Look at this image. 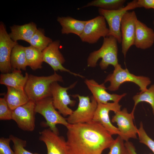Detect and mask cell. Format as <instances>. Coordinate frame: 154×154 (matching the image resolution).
<instances>
[{"label":"cell","mask_w":154,"mask_h":154,"mask_svg":"<svg viewBox=\"0 0 154 154\" xmlns=\"http://www.w3.org/2000/svg\"><path fill=\"white\" fill-rule=\"evenodd\" d=\"M66 128L68 154H102L114 141L112 135L98 122L70 124Z\"/></svg>","instance_id":"obj_1"},{"label":"cell","mask_w":154,"mask_h":154,"mask_svg":"<svg viewBox=\"0 0 154 154\" xmlns=\"http://www.w3.org/2000/svg\"><path fill=\"white\" fill-rule=\"evenodd\" d=\"M63 82L62 77L56 72L48 76L29 75L24 90L30 100L35 103L47 97H51V85L54 82Z\"/></svg>","instance_id":"obj_2"},{"label":"cell","mask_w":154,"mask_h":154,"mask_svg":"<svg viewBox=\"0 0 154 154\" xmlns=\"http://www.w3.org/2000/svg\"><path fill=\"white\" fill-rule=\"evenodd\" d=\"M117 40L114 37L109 36L104 38L103 44L98 50L91 52L87 59L88 66L94 67L100 58L99 65L102 69H106L109 65L114 67L119 64L117 58Z\"/></svg>","instance_id":"obj_3"},{"label":"cell","mask_w":154,"mask_h":154,"mask_svg":"<svg viewBox=\"0 0 154 154\" xmlns=\"http://www.w3.org/2000/svg\"><path fill=\"white\" fill-rule=\"evenodd\" d=\"M110 82V85L107 89L110 91L118 90L120 85L124 82H131L139 87L141 92L146 90L147 86L151 83L149 78L135 75L130 73L127 68L123 69L119 64L115 67L113 72L107 77L104 82Z\"/></svg>","instance_id":"obj_4"},{"label":"cell","mask_w":154,"mask_h":154,"mask_svg":"<svg viewBox=\"0 0 154 154\" xmlns=\"http://www.w3.org/2000/svg\"><path fill=\"white\" fill-rule=\"evenodd\" d=\"M79 100L77 108L66 119L71 124L88 123L92 121L98 103L93 96H81L79 94L72 95Z\"/></svg>","instance_id":"obj_5"},{"label":"cell","mask_w":154,"mask_h":154,"mask_svg":"<svg viewBox=\"0 0 154 154\" xmlns=\"http://www.w3.org/2000/svg\"><path fill=\"white\" fill-rule=\"evenodd\" d=\"M36 113L42 115L46 120V125L55 133L59 134L56 125L62 124L67 127L70 124L66 119L57 111L53 103L52 97H47L35 103Z\"/></svg>","instance_id":"obj_6"},{"label":"cell","mask_w":154,"mask_h":154,"mask_svg":"<svg viewBox=\"0 0 154 154\" xmlns=\"http://www.w3.org/2000/svg\"><path fill=\"white\" fill-rule=\"evenodd\" d=\"M136 8H137V0H134L128 3L125 7L118 9L107 10L100 8L98 9L100 15L104 18L108 24L109 36L114 37L119 43H121L122 40L120 26L123 17L127 11Z\"/></svg>","instance_id":"obj_7"},{"label":"cell","mask_w":154,"mask_h":154,"mask_svg":"<svg viewBox=\"0 0 154 154\" xmlns=\"http://www.w3.org/2000/svg\"><path fill=\"white\" fill-rule=\"evenodd\" d=\"M76 82L67 87L60 85L57 82L52 83L51 85V92L53 105L56 109L64 116H69L73 111L68 106H74L76 101L71 99L68 94L67 90L73 88L76 85Z\"/></svg>","instance_id":"obj_8"},{"label":"cell","mask_w":154,"mask_h":154,"mask_svg":"<svg viewBox=\"0 0 154 154\" xmlns=\"http://www.w3.org/2000/svg\"><path fill=\"white\" fill-rule=\"evenodd\" d=\"M109 30L104 18L98 16L86 21L83 31L79 37L83 42L89 44L97 42L101 37L109 36Z\"/></svg>","instance_id":"obj_9"},{"label":"cell","mask_w":154,"mask_h":154,"mask_svg":"<svg viewBox=\"0 0 154 154\" xmlns=\"http://www.w3.org/2000/svg\"><path fill=\"white\" fill-rule=\"evenodd\" d=\"M35 103L29 100L12 111V119L18 127L25 131H33L35 127Z\"/></svg>","instance_id":"obj_10"},{"label":"cell","mask_w":154,"mask_h":154,"mask_svg":"<svg viewBox=\"0 0 154 154\" xmlns=\"http://www.w3.org/2000/svg\"><path fill=\"white\" fill-rule=\"evenodd\" d=\"M13 41L6 30V27L2 22L0 23V71L3 74L11 72L12 68L10 58L13 47L17 44Z\"/></svg>","instance_id":"obj_11"},{"label":"cell","mask_w":154,"mask_h":154,"mask_svg":"<svg viewBox=\"0 0 154 154\" xmlns=\"http://www.w3.org/2000/svg\"><path fill=\"white\" fill-rule=\"evenodd\" d=\"M135 11H127L121 20L120 30L121 35L122 52L125 57L131 47L134 45L136 21Z\"/></svg>","instance_id":"obj_12"},{"label":"cell","mask_w":154,"mask_h":154,"mask_svg":"<svg viewBox=\"0 0 154 154\" xmlns=\"http://www.w3.org/2000/svg\"><path fill=\"white\" fill-rule=\"evenodd\" d=\"M60 46V41L56 40L52 41L42 51L43 62L49 65L54 72H66L75 76L84 78V76L72 72L63 66L65 60L59 50Z\"/></svg>","instance_id":"obj_13"},{"label":"cell","mask_w":154,"mask_h":154,"mask_svg":"<svg viewBox=\"0 0 154 154\" xmlns=\"http://www.w3.org/2000/svg\"><path fill=\"white\" fill-rule=\"evenodd\" d=\"M115 114L112 121L117 123V128L123 140L126 141L130 138H137L138 129L133 123L134 116L131 113H129L126 108L115 112Z\"/></svg>","instance_id":"obj_14"},{"label":"cell","mask_w":154,"mask_h":154,"mask_svg":"<svg viewBox=\"0 0 154 154\" xmlns=\"http://www.w3.org/2000/svg\"><path fill=\"white\" fill-rule=\"evenodd\" d=\"M121 107L119 102L98 103L92 121L100 123L112 135H118L121 137V133L117 127L112 124L109 116L110 111L116 112L120 110Z\"/></svg>","instance_id":"obj_15"},{"label":"cell","mask_w":154,"mask_h":154,"mask_svg":"<svg viewBox=\"0 0 154 154\" xmlns=\"http://www.w3.org/2000/svg\"><path fill=\"white\" fill-rule=\"evenodd\" d=\"M39 139L45 144L47 154H68L66 141L50 128L44 129L39 132Z\"/></svg>","instance_id":"obj_16"},{"label":"cell","mask_w":154,"mask_h":154,"mask_svg":"<svg viewBox=\"0 0 154 154\" xmlns=\"http://www.w3.org/2000/svg\"><path fill=\"white\" fill-rule=\"evenodd\" d=\"M85 82L98 104H106L110 101L119 102L126 95V93L120 95L110 94L106 90L104 83L99 84L93 79H86Z\"/></svg>","instance_id":"obj_17"},{"label":"cell","mask_w":154,"mask_h":154,"mask_svg":"<svg viewBox=\"0 0 154 154\" xmlns=\"http://www.w3.org/2000/svg\"><path fill=\"white\" fill-rule=\"evenodd\" d=\"M134 45L137 48L145 49L154 43V31L138 20L136 21Z\"/></svg>","instance_id":"obj_18"},{"label":"cell","mask_w":154,"mask_h":154,"mask_svg":"<svg viewBox=\"0 0 154 154\" xmlns=\"http://www.w3.org/2000/svg\"><path fill=\"white\" fill-rule=\"evenodd\" d=\"M29 75L27 72L24 76L21 70H14L12 72L2 73L0 76V84L16 89L24 90Z\"/></svg>","instance_id":"obj_19"},{"label":"cell","mask_w":154,"mask_h":154,"mask_svg":"<svg viewBox=\"0 0 154 154\" xmlns=\"http://www.w3.org/2000/svg\"><path fill=\"white\" fill-rule=\"evenodd\" d=\"M10 28L9 35L13 41L21 40L28 42L37 29L36 24L33 22L21 25H14Z\"/></svg>","instance_id":"obj_20"},{"label":"cell","mask_w":154,"mask_h":154,"mask_svg":"<svg viewBox=\"0 0 154 154\" xmlns=\"http://www.w3.org/2000/svg\"><path fill=\"white\" fill-rule=\"evenodd\" d=\"M57 21L62 26V34L73 33L79 37L82 34L86 22V21L80 20L69 16L58 17Z\"/></svg>","instance_id":"obj_21"},{"label":"cell","mask_w":154,"mask_h":154,"mask_svg":"<svg viewBox=\"0 0 154 154\" xmlns=\"http://www.w3.org/2000/svg\"><path fill=\"white\" fill-rule=\"evenodd\" d=\"M7 92L4 97L10 108L12 110L30 100L24 90L7 86Z\"/></svg>","instance_id":"obj_22"},{"label":"cell","mask_w":154,"mask_h":154,"mask_svg":"<svg viewBox=\"0 0 154 154\" xmlns=\"http://www.w3.org/2000/svg\"><path fill=\"white\" fill-rule=\"evenodd\" d=\"M24 47L18 44L13 49L10 62L13 70H26L27 65Z\"/></svg>","instance_id":"obj_23"},{"label":"cell","mask_w":154,"mask_h":154,"mask_svg":"<svg viewBox=\"0 0 154 154\" xmlns=\"http://www.w3.org/2000/svg\"><path fill=\"white\" fill-rule=\"evenodd\" d=\"M24 48L27 66L34 70L42 68L43 62L42 51L31 46Z\"/></svg>","instance_id":"obj_24"},{"label":"cell","mask_w":154,"mask_h":154,"mask_svg":"<svg viewBox=\"0 0 154 154\" xmlns=\"http://www.w3.org/2000/svg\"><path fill=\"white\" fill-rule=\"evenodd\" d=\"M126 1L125 0H94L82 8L94 6L106 10H116L123 7Z\"/></svg>","instance_id":"obj_25"},{"label":"cell","mask_w":154,"mask_h":154,"mask_svg":"<svg viewBox=\"0 0 154 154\" xmlns=\"http://www.w3.org/2000/svg\"><path fill=\"white\" fill-rule=\"evenodd\" d=\"M134 104L133 109L131 112L134 116V113L135 107L137 104L141 102H145L150 104L152 109L154 115V84L145 91L140 92L133 97Z\"/></svg>","instance_id":"obj_26"},{"label":"cell","mask_w":154,"mask_h":154,"mask_svg":"<svg viewBox=\"0 0 154 154\" xmlns=\"http://www.w3.org/2000/svg\"><path fill=\"white\" fill-rule=\"evenodd\" d=\"M52 42L50 38L45 35L42 29H38L28 43L30 46L42 51Z\"/></svg>","instance_id":"obj_27"},{"label":"cell","mask_w":154,"mask_h":154,"mask_svg":"<svg viewBox=\"0 0 154 154\" xmlns=\"http://www.w3.org/2000/svg\"><path fill=\"white\" fill-rule=\"evenodd\" d=\"M13 143V149L15 154H40L38 153H32L25 149L27 141L19 137L10 135L9 137Z\"/></svg>","instance_id":"obj_28"},{"label":"cell","mask_w":154,"mask_h":154,"mask_svg":"<svg viewBox=\"0 0 154 154\" xmlns=\"http://www.w3.org/2000/svg\"><path fill=\"white\" fill-rule=\"evenodd\" d=\"M137 134L139 142L146 145L154 154V141L146 133L142 122H140L139 127L138 129Z\"/></svg>","instance_id":"obj_29"},{"label":"cell","mask_w":154,"mask_h":154,"mask_svg":"<svg viewBox=\"0 0 154 154\" xmlns=\"http://www.w3.org/2000/svg\"><path fill=\"white\" fill-rule=\"evenodd\" d=\"M124 141L118 135L109 148L110 151L107 154H126V149Z\"/></svg>","instance_id":"obj_30"},{"label":"cell","mask_w":154,"mask_h":154,"mask_svg":"<svg viewBox=\"0 0 154 154\" xmlns=\"http://www.w3.org/2000/svg\"><path fill=\"white\" fill-rule=\"evenodd\" d=\"M13 110L9 107L4 98H0V120H7L12 119Z\"/></svg>","instance_id":"obj_31"},{"label":"cell","mask_w":154,"mask_h":154,"mask_svg":"<svg viewBox=\"0 0 154 154\" xmlns=\"http://www.w3.org/2000/svg\"><path fill=\"white\" fill-rule=\"evenodd\" d=\"M11 141L9 138L1 137L0 138V154H15L14 151L10 147V143Z\"/></svg>","instance_id":"obj_32"},{"label":"cell","mask_w":154,"mask_h":154,"mask_svg":"<svg viewBox=\"0 0 154 154\" xmlns=\"http://www.w3.org/2000/svg\"><path fill=\"white\" fill-rule=\"evenodd\" d=\"M137 8L144 7L146 9H154V0H137Z\"/></svg>","instance_id":"obj_33"},{"label":"cell","mask_w":154,"mask_h":154,"mask_svg":"<svg viewBox=\"0 0 154 154\" xmlns=\"http://www.w3.org/2000/svg\"><path fill=\"white\" fill-rule=\"evenodd\" d=\"M125 144L126 149V154H137L135 147L132 142L127 141H125Z\"/></svg>","instance_id":"obj_34"},{"label":"cell","mask_w":154,"mask_h":154,"mask_svg":"<svg viewBox=\"0 0 154 154\" xmlns=\"http://www.w3.org/2000/svg\"><path fill=\"white\" fill-rule=\"evenodd\" d=\"M153 25H154V21L153 22Z\"/></svg>","instance_id":"obj_35"},{"label":"cell","mask_w":154,"mask_h":154,"mask_svg":"<svg viewBox=\"0 0 154 154\" xmlns=\"http://www.w3.org/2000/svg\"></svg>","instance_id":"obj_36"}]
</instances>
